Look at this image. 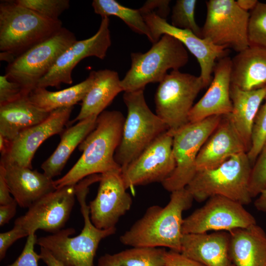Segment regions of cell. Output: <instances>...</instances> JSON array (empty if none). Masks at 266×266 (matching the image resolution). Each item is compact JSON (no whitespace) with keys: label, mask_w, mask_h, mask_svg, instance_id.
Listing matches in <instances>:
<instances>
[{"label":"cell","mask_w":266,"mask_h":266,"mask_svg":"<svg viewBox=\"0 0 266 266\" xmlns=\"http://www.w3.org/2000/svg\"><path fill=\"white\" fill-rule=\"evenodd\" d=\"M257 224L254 217L238 202L215 196L183 219V234L209 231L230 232Z\"/></svg>","instance_id":"cell-12"},{"label":"cell","mask_w":266,"mask_h":266,"mask_svg":"<svg viewBox=\"0 0 266 266\" xmlns=\"http://www.w3.org/2000/svg\"><path fill=\"white\" fill-rule=\"evenodd\" d=\"M10 194V191L4 176L3 166L0 164V205L8 204L15 200Z\"/></svg>","instance_id":"cell-42"},{"label":"cell","mask_w":266,"mask_h":266,"mask_svg":"<svg viewBox=\"0 0 266 266\" xmlns=\"http://www.w3.org/2000/svg\"><path fill=\"white\" fill-rule=\"evenodd\" d=\"M259 1L257 0H237L236 2L243 10L248 12L252 10L257 5Z\"/></svg>","instance_id":"cell-47"},{"label":"cell","mask_w":266,"mask_h":266,"mask_svg":"<svg viewBox=\"0 0 266 266\" xmlns=\"http://www.w3.org/2000/svg\"><path fill=\"white\" fill-rule=\"evenodd\" d=\"M75 185L51 192L33 203L27 212L17 218L14 226L29 236L38 230L56 233L68 220L75 202Z\"/></svg>","instance_id":"cell-13"},{"label":"cell","mask_w":266,"mask_h":266,"mask_svg":"<svg viewBox=\"0 0 266 266\" xmlns=\"http://www.w3.org/2000/svg\"><path fill=\"white\" fill-rule=\"evenodd\" d=\"M251 168L247 153H241L216 168L197 171L186 188L199 202L220 196L247 205L252 199L249 190Z\"/></svg>","instance_id":"cell-5"},{"label":"cell","mask_w":266,"mask_h":266,"mask_svg":"<svg viewBox=\"0 0 266 266\" xmlns=\"http://www.w3.org/2000/svg\"><path fill=\"white\" fill-rule=\"evenodd\" d=\"M231 84L245 91L266 87V49L250 45L232 59Z\"/></svg>","instance_id":"cell-24"},{"label":"cell","mask_w":266,"mask_h":266,"mask_svg":"<svg viewBox=\"0 0 266 266\" xmlns=\"http://www.w3.org/2000/svg\"><path fill=\"white\" fill-rule=\"evenodd\" d=\"M165 266H205L188 258L180 252L166 251L164 255Z\"/></svg>","instance_id":"cell-40"},{"label":"cell","mask_w":266,"mask_h":266,"mask_svg":"<svg viewBox=\"0 0 266 266\" xmlns=\"http://www.w3.org/2000/svg\"><path fill=\"white\" fill-rule=\"evenodd\" d=\"M131 57V68L121 80L124 92L144 89L148 83L160 82L168 70H179L189 61L184 45L168 34L163 35L147 52L132 53Z\"/></svg>","instance_id":"cell-7"},{"label":"cell","mask_w":266,"mask_h":266,"mask_svg":"<svg viewBox=\"0 0 266 266\" xmlns=\"http://www.w3.org/2000/svg\"><path fill=\"white\" fill-rule=\"evenodd\" d=\"M264 101L255 119L251 147L247 152L252 165L254 164L263 146L266 142V96Z\"/></svg>","instance_id":"cell-35"},{"label":"cell","mask_w":266,"mask_h":266,"mask_svg":"<svg viewBox=\"0 0 266 266\" xmlns=\"http://www.w3.org/2000/svg\"><path fill=\"white\" fill-rule=\"evenodd\" d=\"M93 71L82 82L57 91L36 87L29 94L30 101L37 107L51 112L59 108L73 107L82 101L94 82Z\"/></svg>","instance_id":"cell-29"},{"label":"cell","mask_w":266,"mask_h":266,"mask_svg":"<svg viewBox=\"0 0 266 266\" xmlns=\"http://www.w3.org/2000/svg\"><path fill=\"white\" fill-rule=\"evenodd\" d=\"M231 64L232 59L228 56L216 63L208 89L189 113V123L197 122L212 116H226L232 112Z\"/></svg>","instance_id":"cell-19"},{"label":"cell","mask_w":266,"mask_h":266,"mask_svg":"<svg viewBox=\"0 0 266 266\" xmlns=\"http://www.w3.org/2000/svg\"><path fill=\"white\" fill-rule=\"evenodd\" d=\"M246 152L245 145L228 115L200 149L196 160L197 171L216 168L231 157Z\"/></svg>","instance_id":"cell-20"},{"label":"cell","mask_w":266,"mask_h":266,"mask_svg":"<svg viewBox=\"0 0 266 266\" xmlns=\"http://www.w3.org/2000/svg\"><path fill=\"white\" fill-rule=\"evenodd\" d=\"M95 13L101 18L115 16L123 20L135 32L145 35L154 43L150 31L139 9L125 7L115 0H94L92 3Z\"/></svg>","instance_id":"cell-30"},{"label":"cell","mask_w":266,"mask_h":266,"mask_svg":"<svg viewBox=\"0 0 266 266\" xmlns=\"http://www.w3.org/2000/svg\"><path fill=\"white\" fill-rule=\"evenodd\" d=\"M97 118L80 121L62 132L56 150L41 166L46 176L53 179L61 174L71 153L95 129Z\"/></svg>","instance_id":"cell-28"},{"label":"cell","mask_w":266,"mask_h":266,"mask_svg":"<svg viewBox=\"0 0 266 266\" xmlns=\"http://www.w3.org/2000/svg\"><path fill=\"white\" fill-rule=\"evenodd\" d=\"M15 2L51 20H58L63 12L69 8L68 0H16Z\"/></svg>","instance_id":"cell-34"},{"label":"cell","mask_w":266,"mask_h":266,"mask_svg":"<svg viewBox=\"0 0 266 266\" xmlns=\"http://www.w3.org/2000/svg\"><path fill=\"white\" fill-rule=\"evenodd\" d=\"M98 180L97 175H92L75 185V196L80 204L84 222L78 235L70 237L75 232L73 228H70L36 238V244L46 249L65 266H93L100 242L116 233V228L100 229L91 220L86 197L90 185Z\"/></svg>","instance_id":"cell-3"},{"label":"cell","mask_w":266,"mask_h":266,"mask_svg":"<svg viewBox=\"0 0 266 266\" xmlns=\"http://www.w3.org/2000/svg\"><path fill=\"white\" fill-rule=\"evenodd\" d=\"M73 108L53 110L44 121L20 133L11 141L7 155L0 159L32 169V161L37 149L47 138L62 133Z\"/></svg>","instance_id":"cell-18"},{"label":"cell","mask_w":266,"mask_h":266,"mask_svg":"<svg viewBox=\"0 0 266 266\" xmlns=\"http://www.w3.org/2000/svg\"><path fill=\"white\" fill-rule=\"evenodd\" d=\"M51 112L32 103L28 96L0 105V135L12 141L23 131L44 121Z\"/></svg>","instance_id":"cell-27"},{"label":"cell","mask_w":266,"mask_h":266,"mask_svg":"<svg viewBox=\"0 0 266 266\" xmlns=\"http://www.w3.org/2000/svg\"><path fill=\"white\" fill-rule=\"evenodd\" d=\"M248 36L250 45L266 49V3L259 1L250 12Z\"/></svg>","instance_id":"cell-33"},{"label":"cell","mask_w":266,"mask_h":266,"mask_svg":"<svg viewBox=\"0 0 266 266\" xmlns=\"http://www.w3.org/2000/svg\"><path fill=\"white\" fill-rule=\"evenodd\" d=\"M266 188V142L252 166L249 190L252 198L256 197Z\"/></svg>","instance_id":"cell-36"},{"label":"cell","mask_w":266,"mask_h":266,"mask_svg":"<svg viewBox=\"0 0 266 266\" xmlns=\"http://www.w3.org/2000/svg\"><path fill=\"white\" fill-rule=\"evenodd\" d=\"M109 18L104 17L98 32L92 36L76 40L58 57L48 72L38 82L36 87L59 88L62 83L72 84V71L83 59L95 56L100 59L106 57L111 44L109 29Z\"/></svg>","instance_id":"cell-15"},{"label":"cell","mask_w":266,"mask_h":266,"mask_svg":"<svg viewBox=\"0 0 266 266\" xmlns=\"http://www.w3.org/2000/svg\"><path fill=\"white\" fill-rule=\"evenodd\" d=\"M11 144V141L0 135V152L1 157H4L8 154Z\"/></svg>","instance_id":"cell-48"},{"label":"cell","mask_w":266,"mask_h":266,"mask_svg":"<svg viewBox=\"0 0 266 266\" xmlns=\"http://www.w3.org/2000/svg\"><path fill=\"white\" fill-rule=\"evenodd\" d=\"M94 82L83 100L80 111L70 124L93 117H98L123 91L118 73L104 69L93 71Z\"/></svg>","instance_id":"cell-26"},{"label":"cell","mask_w":266,"mask_h":266,"mask_svg":"<svg viewBox=\"0 0 266 266\" xmlns=\"http://www.w3.org/2000/svg\"><path fill=\"white\" fill-rule=\"evenodd\" d=\"M234 266H266V233L257 224L229 232Z\"/></svg>","instance_id":"cell-23"},{"label":"cell","mask_w":266,"mask_h":266,"mask_svg":"<svg viewBox=\"0 0 266 266\" xmlns=\"http://www.w3.org/2000/svg\"><path fill=\"white\" fill-rule=\"evenodd\" d=\"M10 193L21 207L33 203L55 191L54 180L44 173L0 159Z\"/></svg>","instance_id":"cell-21"},{"label":"cell","mask_w":266,"mask_h":266,"mask_svg":"<svg viewBox=\"0 0 266 266\" xmlns=\"http://www.w3.org/2000/svg\"><path fill=\"white\" fill-rule=\"evenodd\" d=\"M197 3L196 0H176L172 10L171 25L178 29L191 31L201 37V28L195 19Z\"/></svg>","instance_id":"cell-32"},{"label":"cell","mask_w":266,"mask_h":266,"mask_svg":"<svg viewBox=\"0 0 266 266\" xmlns=\"http://www.w3.org/2000/svg\"><path fill=\"white\" fill-rule=\"evenodd\" d=\"M205 3L201 37L237 53L248 47L250 13L242 10L234 0H209Z\"/></svg>","instance_id":"cell-11"},{"label":"cell","mask_w":266,"mask_h":266,"mask_svg":"<svg viewBox=\"0 0 266 266\" xmlns=\"http://www.w3.org/2000/svg\"><path fill=\"white\" fill-rule=\"evenodd\" d=\"M60 20H51L16 4H0V50L17 58L49 38L62 28Z\"/></svg>","instance_id":"cell-4"},{"label":"cell","mask_w":266,"mask_h":266,"mask_svg":"<svg viewBox=\"0 0 266 266\" xmlns=\"http://www.w3.org/2000/svg\"><path fill=\"white\" fill-rule=\"evenodd\" d=\"M141 13L149 29L154 43L164 34L171 35L179 40L196 58L200 69V76L206 87L209 85L216 60L227 56L228 49L197 36L191 31L173 27L153 11Z\"/></svg>","instance_id":"cell-16"},{"label":"cell","mask_w":266,"mask_h":266,"mask_svg":"<svg viewBox=\"0 0 266 266\" xmlns=\"http://www.w3.org/2000/svg\"><path fill=\"white\" fill-rule=\"evenodd\" d=\"M223 116L209 117L189 123L173 135L172 150L175 167L162 184L170 192L186 188L195 175L196 160L202 146L215 130Z\"/></svg>","instance_id":"cell-10"},{"label":"cell","mask_w":266,"mask_h":266,"mask_svg":"<svg viewBox=\"0 0 266 266\" xmlns=\"http://www.w3.org/2000/svg\"><path fill=\"white\" fill-rule=\"evenodd\" d=\"M125 118L119 111H104L98 116L95 129L79 145L82 154L62 177L54 180L56 189L74 185L92 175L117 170L121 167L114 159L120 144Z\"/></svg>","instance_id":"cell-1"},{"label":"cell","mask_w":266,"mask_h":266,"mask_svg":"<svg viewBox=\"0 0 266 266\" xmlns=\"http://www.w3.org/2000/svg\"><path fill=\"white\" fill-rule=\"evenodd\" d=\"M39 255L41 259L47 266H65L62 263L56 259L45 248L40 247Z\"/></svg>","instance_id":"cell-44"},{"label":"cell","mask_w":266,"mask_h":266,"mask_svg":"<svg viewBox=\"0 0 266 266\" xmlns=\"http://www.w3.org/2000/svg\"><path fill=\"white\" fill-rule=\"evenodd\" d=\"M36 238L35 233L30 234L21 254L13 263L7 266H38L40 256L34 249Z\"/></svg>","instance_id":"cell-37"},{"label":"cell","mask_w":266,"mask_h":266,"mask_svg":"<svg viewBox=\"0 0 266 266\" xmlns=\"http://www.w3.org/2000/svg\"><path fill=\"white\" fill-rule=\"evenodd\" d=\"M173 137L168 131L164 133L122 169V177L127 189L162 183L171 174L175 167Z\"/></svg>","instance_id":"cell-14"},{"label":"cell","mask_w":266,"mask_h":266,"mask_svg":"<svg viewBox=\"0 0 266 266\" xmlns=\"http://www.w3.org/2000/svg\"><path fill=\"white\" fill-rule=\"evenodd\" d=\"M206 87L201 78L172 70L160 82L155 94L156 112L173 136L188 124L189 113L199 92Z\"/></svg>","instance_id":"cell-8"},{"label":"cell","mask_w":266,"mask_h":266,"mask_svg":"<svg viewBox=\"0 0 266 266\" xmlns=\"http://www.w3.org/2000/svg\"><path fill=\"white\" fill-rule=\"evenodd\" d=\"M123 100L128 113L121 140L114 155L115 161L122 169L168 130L163 121L148 106L144 89L124 92Z\"/></svg>","instance_id":"cell-6"},{"label":"cell","mask_w":266,"mask_h":266,"mask_svg":"<svg viewBox=\"0 0 266 266\" xmlns=\"http://www.w3.org/2000/svg\"><path fill=\"white\" fill-rule=\"evenodd\" d=\"M170 0H147L139 10L141 12L152 11L154 12L162 18L166 19L170 11Z\"/></svg>","instance_id":"cell-41"},{"label":"cell","mask_w":266,"mask_h":266,"mask_svg":"<svg viewBox=\"0 0 266 266\" xmlns=\"http://www.w3.org/2000/svg\"><path fill=\"white\" fill-rule=\"evenodd\" d=\"M230 246L227 232L183 234L180 252L205 266H234Z\"/></svg>","instance_id":"cell-22"},{"label":"cell","mask_w":266,"mask_h":266,"mask_svg":"<svg viewBox=\"0 0 266 266\" xmlns=\"http://www.w3.org/2000/svg\"><path fill=\"white\" fill-rule=\"evenodd\" d=\"M194 198L186 188L171 192L165 207L154 205L120 237V241L132 247H166L180 252L183 212L192 205Z\"/></svg>","instance_id":"cell-2"},{"label":"cell","mask_w":266,"mask_h":266,"mask_svg":"<svg viewBox=\"0 0 266 266\" xmlns=\"http://www.w3.org/2000/svg\"><path fill=\"white\" fill-rule=\"evenodd\" d=\"M121 171L100 174L97 196L88 205L91 220L97 228H116L120 218L131 207L132 198L126 191Z\"/></svg>","instance_id":"cell-17"},{"label":"cell","mask_w":266,"mask_h":266,"mask_svg":"<svg viewBox=\"0 0 266 266\" xmlns=\"http://www.w3.org/2000/svg\"><path fill=\"white\" fill-rule=\"evenodd\" d=\"M266 96V87L245 91L231 84L232 112L228 115L242 140L247 152L251 145L252 129L257 112Z\"/></svg>","instance_id":"cell-25"},{"label":"cell","mask_w":266,"mask_h":266,"mask_svg":"<svg viewBox=\"0 0 266 266\" xmlns=\"http://www.w3.org/2000/svg\"><path fill=\"white\" fill-rule=\"evenodd\" d=\"M26 95L21 86L9 80L5 75L0 76V105L14 101Z\"/></svg>","instance_id":"cell-38"},{"label":"cell","mask_w":266,"mask_h":266,"mask_svg":"<svg viewBox=\"0 0 266 266\" xmlns=\"http://www.w3.org/2000/svg\"><path fill=\"white\" fill-rule=\"evenodd\" d=\"M96 266H121L115 254H105L98 259Z\"/></svg>","instance_id":"cell-45"},{"label":"cell","mask_w":266,"mask_h":266,"mask_svg":"<svg viewBox=\"0 0 266 266\" xmlns=\"http://www.w3.org/2000/svg\"><path fill=\"white\" fill-rule=\"evenodd\" d=\"M18 205L15 200L11 203L0 205V226L8 224L10 220L14 217L16 213Z\"/></svg>","instance_id":"cell-43"},{"label":"cell","mask_w":266,"mask_h":266,"mask_svg":"<svg viewBox=\"0 0 266 266\" xmlns=\"http://www.w3.org/2000/svg\"><path fill=\"white\" fill-rule=\"evenodd\" d=\"M76 40L72 32L62 27L55 34L8 64L4 75L9 80L19 84L28 96L60 55Z\"/></svg>","instance_id":"cell-9"},{"label":"cell","mask_w":266,"mask_h":266,"mask_svg":"<svg viewBox=\"0 0 266 266\" xmlns=\"http://www.w3.org/2000/svg\"><path fill=\"white\" fill-rule=\"evenodd\" d=\"M166 251L162 247L138 246L115 254L121 266H165Z\"/></svg>","instance_id":"cell-31"},{"label":"cell","mask_w":266,"mask_h":266,"mask_svg":"<svg viewBox=\"0 0 266 266\" xmlns=\"http://www.w3.org/2000/svg\"><path fill=\"white\" fill-rule=\"evenodd\" d=\"M254 204L258 210L266 212V188L259 194Z\"/></svg>","instance_id":"cell-46"},{"label":"cell","mask_w":266,"mask_h":266,"mask_svg":"<svg viewBox=\"0 0 266 266\" xmlns=\"http://www.w3.org/2000/svg\"><path fill=\"white\" fill-rule=\"evenodd\" d=\"M28 236V234L19 228L13 226L10 231L0 233V260L5 257L8 249L18 239Z\"/></svg>","instance_id":"cell-39"}]
</instances>
